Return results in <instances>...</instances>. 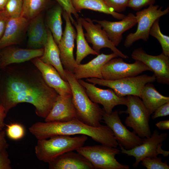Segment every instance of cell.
Segmentation results:
<instances>
[{"instance_id":"5b68a950","label":"cell","mask_w":169,"mask_h":169,"mask_svg":"<svg viewBox=\"0 0 169 169\" xmlns=\"http://www.w3.org/2000/svg\"><path fill=\"white\" fill-rule=\"evenodd\" d=\"M156 80L154 74L138 75L115 80H107L97 78H87L86 81L95 85L104 86L112 89L120 97L129 95L138 96L140 98L142 90L148 83H152Z\"/></svg>"},{"instance_id":"484cf974","label":"cell","mask_w":169,"mask_h":169,"mask_svg":"<svg viewBox=\"0 0 169 169\" xmlns=\"http://www.w3.org/2000/svg\"><path fill=\"white\" fill-rule=\"evenodd\" d=\"M72 5L77 12H80L84 9H89L111 15L119 20L125 15L115 12L109 7L104 0H71Z\"/></svg>"},{"instance_id":"d6986e66","label":"cell","mask_w":169,"mask_h":169,"mask_svg":"<svg viewBox=\"0 0 169 169\" xmlns=\"http://www.w3.org/2000/svg\"><path fill=\"white\" fill-rule=\"evenodd\" d=\"M118 57L113 53L108 54H100L86 64H77L74 69V75L78 80L92 78L103 79L101 70L104 65L111 59Z\"/></svg>"},{"instance_id":"8fae6325","label":"cell","mask_w":169,"mask_h":169,"mask_svg":"<svg viewBox=\"0 0 169 169\" xmlns=\"http://www.w3.org/2000/svg\"><path fill=\"white\" fill-rule=\"evenodd\" d=\"M102 120L112 131L119 145L125 149H131L143 142L144 138H141L133 131H130L123 125L118 111L108 114L103 110Z\"/></svg>"},{"instance_id":"83f0119b","label":"cell","mask_w":169,"mask_h":169,"mask_svg":"<svg viewBox=\"0 0 169 169\" xmlns=\"http://www.w3.org/2000/svg\"><path fill=\"white\" fill-rule=\"evenodd\" d=\"M76 30V42L77 49L75 61L78 64H80L82 61L90 54L98 55L95 51L89 45L84 33L83 27L79 18L77 19L73 24Z\"/></svg>"},{"instance_id":"1f68e13d","label":"cell","mask_w":169,"mask_h":169,"mask_svg":"<svg viewBox=\"0 0 169 169\" xmlns=\"http://www.w3.org/2000/svg\"><path fill=\"white\" fill-rule=\"evenodd\" d=\"M5 133L11 140L17 141L23 138L25 134L23 126L17 123H11L6 125Z\"/></svg>"},{"instance_id":"ab89813d","label":"cell","mask_w":169,"mask_h":169,"mask_svg":"<svg viewBox=\"0 0 169 169\" xmlns=\"http://www.w3.org/2000/svg\"><path fill=\"white\" fill-rule=\"evenodd\" d=\"M5 132L3 131H0V152L3 150L6 149L8 144L5 138Z\"/></svg>"},{"instance_id":"7c38bea8","label":"cell","mask_w":169,"mask_h":169,"mask_svg":"<svg viewBox=\"0 0 169 169\" xmlns=\"http://www.w3.org/2000/svg\"><path fill=\"white\" fill-rule=\"evenodd\" d=\"M82 27L86 31L85 38L92 45V49L99 54L101 49L107 48L110 49L118 57L127 59L128 56L119 50L109 38L105 32L99 24H95L89 18H79Z\"/></svg>"},{"instance_id":"f546056e","label":"cell","mask_w":169,"mask_h":169,"mask_svg":"<svg viewBox=\"0 0 169 169\" xmlns=\"http://www.w3.org/2000/svg\"><path fill=\"white\" fill-rule=\"evenodd\" d=\"M159 19L156 20L153 24L150 31L149 35L157 39L161 47L162 53L169 56V36L162 33L159 24Z\"/></svg>"},{"instance_id":"4fadbf2b","label":"cell","mask_w":169,"mask_h":169,"mask_svg":"<svg viewBox=\"0 0 169 169\" xmlns=\"http://www.w3.org/2000/svg\"><path fill=\"white\" fill-rule=\"evenodd\" d=\"M131 56L146 65L154 73L158 83L169 84V56L162 53L156 56L149 55L141 48L135 49Z\"/></svg>"},{"instance_id":"d4e9b609","label":"cell","mask_w":169,"mask_h":169,"mask_svg":"<svg viewBox=\"0 0 169 169\" xmlns=\"http://www.w3.org/2000/svg\"><path fill=\"white\" fill-rule=\"evenodd\" d=\"M140 98L150 115L159 106L169 102V97L161 94L151 83H147L144 86Z\"/></svg>"},{"instance_id":"9c48e42d","label":"cell","mask_w":169,"mask_h":169,"mask_svg":"<svg viewBox=\"0 0 169 169\" xmlns=\"http://www.w3.org/2000/svg\"><path fill=\"white\" fill-rule=\"evenodd\" d=\"M167 136L166 133L160 134L157 130H155L150 137L144 138L141 144L132 149L126 150L120 146V151L128 156L134 157L136 161L132 166L136 167L141 160L146 157L157 156L159 154L164 157L168 156L169 151H164L161 148L163 143L166 139Z\"/></svg>"},{"instance_id":"277c9868","label":"cell","mask_w":169,"mask_h":169,"mask_svg":"<svg viewBox=\"0 0 169 169\" xmlns=\"http://www.w3.org/2000/svg\"><path fill=\"white\" fill-rule=\"evenodd\" d=\"M87 136L81 135L74 137L58 135L49 139L38 140L35 153L40 161L49 163L58 156L69 151L76 150L84 146Z\"/></svg>"},{"instance_id":"ac0fdd59","label":"cell","mask_w":169,"mask_h":169,"mask_svg":"<svg viewBox=\"0 0 169 169\" xmlns=\"http://www.w3.org/2000/svg\"><path fill=\"white\" fill-rule=\"evenodd\" d=\"M76 118H78L77 115L72 95L66 96L58 95L51 110L44 119V121L65 122Z\"/></svg>"},{"instance_id":"ba28073f","label":"cell","mask_w":169,"mask_h":169,"mask_svg":"<svg viewBox=\"0 0 169 169\" xmlns=\"http://www.w3.org/2000/svg\"><path fill=\"white\" fill-rule=\"evenodd\" d=\"M169 12V7L162 10V7L159 8L158 5H151L147 8L137 11L135 15L138 23L136 30L126 36L124 43L125 47L129 48L140 39L147 41L150 29L155 21Z\"/></svg>"},{"instance_id":"836d02e7","label":"cell","mask_w":169,"mask_h":169,"mask_svg":"<svg viewBox=\"0 0 169 169\" xmlns=\"http://www.w3.org/2000/svg\"><path fill=\"white\" fill-rule=\"evenodd\" d=\"M68 15L72 23L75 21L72 17V15L77 19L79 18L76 12L72 5L71 0H55Z\"/></svg>"},{"instance_id":"9a60e30c","label":"cell","mask_w":169,"mask_h":169,"mask_svg":"<svg viewBox=\"0 0 169 169\" xmlns=\"http://www.w3.org/2000/svg\"><path fill=\"white\" fill-rule=\"evenodd\" d=\"M62 15L65 21V26L61 39L58 45L60 51L61 62L64 69L73 73L74 69L78 64L73 54L76 31L72 25L66 12L63 11Z\"/></svg>"},{"instance_id":"cb8c5ba5","label":"cell","mask_w":169,"mask_h":169,"mask_svg":"<svg viewBox=\"0 0 169 169\" xmlns=\"http://www.w3.org/2000/svg\"><path fill=\"white\" fill-rule=\"evenodd\" d=\"M43 48V54L39 58V59L44 63L52 66L57 70L63 79L67 81L64 69L61 62L58 45L48 29L47 41Z\"/></svg>"},{"instance_id":"e0dca14e","label":"cell","mask_w":169,"mask_h":169,"mask_svg":"<svg viewBox=\"0 0 169 169\" xmlns=\"http://www.w3.org/2000/svg\"><path fill=\"white\" fill-rule=\"evenodd\" d=\"M93 21L101 26L110 40L116 47L121 42L123 33L137 23L135 15L131 13H129L119 21H110L105 20H93Z\"/></svg>"},{"instance_id":"3957f363","label":"cell","mask_w":169,"mask_h":169,"mask_svg":"<svg viewBox=\"0 0 169 169\" xmlns=\"http://www.w3.org/2000/svg\"><path fill=\"white\" fill-rule=\"evenodd\" d=\"M66 77L69 84L72 100L77 118L89 125L98 127L101 124L103 110L98 104L93 102L85 89L74 77L73 73L64 69Z\"/></svg>"},{"instance_id":"e575fe53","label":"cell","mask_w":169,"mask_h":169,"mask_svg":"<svg viewBox=\"0 0 169 169\" xmlns=\"http://www.w3.org/2000/svg\"><path fill=\"white\" fill-rule=\"evenodd\" d=\"M106 4L114 11L120 13L125 11L129 0H104Z\"/></svg>"},{"instance_id":"8d00e7d4","label":"cell","mask_w":169,"mask_h":169,"mask_svg":"<svg viewBox=\"0 0 169 169\" xmlns=\"http://www.w3.org/2000/svg\"><path fill=\"white\" fill-rule=\"evenodd\" d=\"M11 164L6 149L1 151L0 152V169H12Z\"/></svg>"},{"instance_id":"ffe728a7","label":"cell","mask_w":169,"mask_h":169,"mask_svg":"<svg viewBox=\"0 0 169 169\" xmlns=\"http://www.w3.org/2000/svg\"><path fill=\"white\" fill-rule=\"evenodd\" d=\"M0 50L1 69L11 64L23 62L39 58L43 54L44 49H24L10 46Z\"/></svg>"},{"instance_id":"ee69618b","label":"cell","mask_w":169,"mask_h":169,"mask_svg":"<svg viewBox=\"0 0 169 169\" xmlns=\"http://www.w3.org/2000/svg\"><path fill=\"white\" fill-rule=\"evenodd\" d=\"M0 64H1V58H0V69H1Z\"/></svg>"},{"instance_id":"f1b7e54d","label":"cell","mask_w":169,"mask_h":169,"mask_svg":"<svg viewBox=\"0 0 169 169\" xmlns=\"http://www.w3.org/2000/svg\"><path fill=\"white\" fill-rule=\"evenodd\" d=\"M49 0H23L21 16L29 21L40 13L46 7Z\"/></svg>"},{"instance_id":"d590c367","label":"cell","mask_w":169,"mask_h":169,"mask_svg":"<svg viewBox=\"0 0 169 169\" xmlns=\"http://www.w3.org/2000/svg\"><path fill=\"white\" fill-rule=\"evenodd\" d=\"M156 0H129L128 7L138 11L147 6L154 5Z\"/></svg>"},{"instance_id":"8992f818","label":"cell","mask_w":169,"mask_h":169,"mask_svg":"<svg viewBox=\"0 0 169 169\" xmlns=\"http://www.w3.org/2000/svg\"><path fill=\"white\" fill-rule=\"evenodd\" d=\"M87 159L94 169H129L127 165L122 164L116 159L120 150L117 148L101 145L84 146L76 150Z\"/></svg>"},{"instance_id":"7bdbcfd3","label":"cell","mask_w":169,"mask_h":169,"mask_svg":"<svg viewBox=\"0 0 169 169\" xmlns=\"http://www.w3.org/2000/svg\"><path fill=\"white\" fill-rule=\"evenodd\" d=\"M8 0H0V11L3 10Z\"/></svg>"},{"instance_id":"44dd1931","label":"cell","mask_w":169,"mask_h":169,"mask_svg":"<svg viewBox=\"0 0 169 169\" xmlns=\"http://www.w3.org/2000/svg\"><path fill=\"white\" fill-rule=\"evenodd\" d=\"M29 21L21 16L8 18L4 33L0 39V50L19 43L27 28Z\"/></svg>"},{"instance_id":"f35d334b","label":"cell","mask_w":169,"mask_h":169,"mask_svg":"<svg viewBox=\"0 0 169 169\" xmlns=\"http://www.w3.org/2000/svg\"><path fill=\"white\" fill-rule=\"evenodd\" d=\"M8 18L5 15L3 10L0 11V39L4 33Z\"/></svg>"},{"instance_id":"f6af8a7d","label":"cell","mask_w":169,"mask_h":169,"mask_svg":"<svg viewBox=\"0 0 169 169\" xmlns=\"http://www.w3.org/2000/svg\"></svg>"},{"instance_id":"4dcf8cb0","label":"cell","mask_w":169,"mask_h":169,"mask_svg":"<svg viewBox=\"0 0 169 169\" xmlns=\"http://www.w3.org/2000/svg\"><path fill=\"white\" fill-rule=\"evenodd\" d=\"M23 0H8L3 10L8 18H15L21 16Z\"/></svg>"},{"instance_id":"60d3db41","label":"cell","mask_w":169,"mask_h":169,"mask_svg":"<svg viewBox=\"0 0 169 169\" xmlns=\"http://www.w3.org/2000/svg\"><path fill=\"white\" fill-rule=\"evenodd\" d=\"M7 113L3 106L0 105V131L3 130L5 124L4 120L6 116Z\"/></svg>"},{"instance_id":"d6a6232c","label":"cell","mask_w":169,"mask_h":169,"mask_svg":"<svg viewBox=\"0 0 169 169\" xmlns=\"http://www.w3.org/2000/svg\"><path fill=\"white\" fill-rule=\"evenodd\" d=\"M141 162L142 165L147 169H169V166L166 162H162V159L160 157L156 156L146 157L143 159Z\"/></svg>"},{"instance_id":"2e32d148","label":"cell","mask_w":169,"mask_h":169,"mask_svg":"<svg viewBox=\"0 0 169 169\" xmlns=\"http://www.w3.org/2000/svg\"><path fill=\"white\" fill-rule=\"evenodd\" d=\"M31 60L47 84L54 89L59 95L66 96L72 95L68 82L63 79L54 67L44 63L39 58L33 59Z\"/></svg>"},{"instance_id":"7a4b0ae2","label":"cell","mask_w":169,"mask_h":169,"mask_svg":"<svg viewBox=\"0 0 169 169\" xmlns=\"http://www.w3.org/2000/svg\"><path fill=\"white\" fill-rule=\"evenodd\" d=\"M29 130L38 140L58 135L79 134L88 136L102 145L115 148L119 146L112 131L106 125L92 126L78 118L65 122H38L32 124Z\"/></svg>"},{"instance_id":"5bb4252c","label":"cell","mask_w":169,"mask_h":169,"mask_svg":"<svg viewBox=\"0 0 169 169\" xmlns=\"http://www.w3.org/2000/svg\"><path fill=\"white\" fill-rule=\"evenodd\" d=\"M85 89L86 93L93 102L101 105L106 113L110 114L116 106L126 105V98L117 96L111 89H103L96 86L95 84L86 82L82 79L78 80Z\"/></svg>"},{"instance_id":"74e56055","label":"cell","mask_w":169,"mask_h":169,"mask_svg":"<svg viewBox=\"0 0 169 169\" xmlns=\"http://www.w3.org/2000/svg\"><path fill=\"white\" fill-rule=\"evenodd\" d=\"M152 119L154 120L160 117L168 115H169V102L166 103L158 107L153 113Z\"/></svg>"},{"instance_id":"603a6c76","label":"cell","mask_w":169,"mask_h":169,"mask_svg":"<svg viewBox=\"0 0 169 169\" xmlns=\"http://www.w3.org/2000/svg\"><path fill=\"white\" fill-rule=\"evenodd\" d=\"M27 29L28 44L30 49L43 48L48 38V29L41 13L30 20Z\"/></svg>"},{"instance_id":"4316f807","label":"cell","mask_w":169,"mask_h":169,"mask_svg":"<svg viewBox=\"0 0 169 169\" xmlns=\"http://www.w3.org/2000/svg\"><path fill=\"white\" fill-rule=\"evenodd\" d=\"M63 11L60 6L57 5L49 11L46 16L48 29L50 31L57 45L63 34L62 15Z\"/></svg>"},{"instance_id":"52a82bcc","label":"cell","mask_w":169,"mask_h":169,"mask_svg":"<svg viewBox=\"0 0 169 169\" xmlns=\"http://www.w3.org/2000/svg\"><path fill=\"white\" fill-rule=\"evenodd\" d=\"M127 109L122 111L128 114L125 120V125L132 128L133 131L141 138H147L151 135L149 124L150 114L138 96H126Z\"/></svg>"},{"instance_id":"b9f144b4","label":"cell","mask_w":169,"mask_h":169,"mask_svg":"<svg viewBox=\"0 0 169 169\" xmlns=\"http://www.w3.org/2000/svg\"><path fill=\"white\" fill-rule=\"evenodd\" d=\"M156 126L161 130L169 129V120L160 121L155 124Z\"/></svg>"},{"instance_id":"6da1fadb","label":"cell","mask_w":169,"mask_h":169,"mask_svg":"<svg viewBox=\"0 0 169 169\" xmlns=\"http://www.w3.org/2000/svg\"><path fill=\"white\" fill-rule=\"evenodd\" d=\"M5 87L0 104L7 114L18 104L25 102L34 106L37 115L45 119L58 95L47 84L41 74L29 76L11 75L7 79Z\"/></svg>"},{"instance_id":"7402d4cb","label":"cell","mask_w":169,"mask_h":169,"mask_svg":"<svg viewBox=\"0 0 169 169\" xmlns=\"http://www.w3.org/2000/svg\"><path fill=\"white\" fill-rule=\"evenodd\" d=\"M50 169H93L92 164L80 153L73 151L66 152L49 163Z\"/></svg>"},{"instance_id":"30bf717a","label":"cell","mask_w":169,"mask_h":169,"mask_svg":"<svg viewBox=\"0 0 169 169\" xmlns=\"http://www.w3.org/2000/svg\"><path fill=\"white\" fill-rule=\"evenodd\" d=\"M119 57L113 58L106 63L101 70L103 79L115 80L123 78L138 75L143 72L151 71L142 62L137 60L132 63L125 62Z\"/></svg>"}]
</instances>
